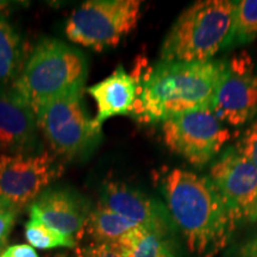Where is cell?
Returning <instances> with one entry per match:
<instances>
[{"mask_svg":"<svg viewBox=\"0 0 257 257\" xmlns=\"http://www.w3.org/2000/svg\"><path fill=\"white\" fill-rule=\"evenodd\" d=\"M134 74L137 100L131 117L141 123H163L175 115L212 106L225 61L160 62Z\"/></svg>","mask_w":257,"mask_h":257,"instance_id":"cell-1","label":"cell"},{"mask_svg":"<svg viewBox=\"0 0 257 257\" xmlns=\"http://www.w3.org/2000/svg\"><path fill=\"white\" fill-rule=\"evenodd\" d=\"M162 189L167 210L184 234L189 251L198 257L219 252L234 223L210 178L175 168L165 175Z\"/></svg>","mask_w":257,"mask_h":257,"instance_id":"cell-2","label":"cell"},{"mask_svg":"<svg viewBox=\"0 0 257 257\" xmlns=\"http://www.w3.org/2000/svg\"><path fill=\"white\" fill-rule=\"evenodd\" d=\"M88 64L81 51L59 40L41 41L25 63L14 89L35 113L44 105L83 92Z\"/></svg>","mask_w":257,"mask_h":257,"instance_id":"cell-3","label":"cell"},{"mask_svg":"<svg viewBox=\"0 0 257 257\" xmlns=\"http://www.w3.org/2000/svg\"><path fill=\"white\" fill-rule=\"evenodd\" d=\"M234 3L201 0L180 14L163 41L161 62H206L224 49L232 24Z\"/></svg>","mask_w":257,"mask_h":257,"instance_id":"cell-4","label":"cell"},{"mask_svg":"<svg viewBox=\"0 0 257 257\" xmlns=\"http://www.w3.org/2000/svg\"><path fill=\"white\" fill-rule=\"evenodd\" d=\"M82 94L75 92L62 96L35 113L37 126L48 143L67 159L91 156L102 140L101 126L88 115Z\"/></svg>","mask_w":257,"mask_h":257,"instance_id":"cell-5","label":"cell"},{"mask_svg":"<svg viewBox=\"0 0 257 257\" xmlns=\"http://www.w3.org/2000/svg\"><path fill=\"white\" fill-rule=\"evenodd\" d=\"M140 0H89L70 15L66 35L93 50L113 48L131 34L141 18Z\"/></svg>","mask_w":257,"mask_h":257,"instance_id":"cell-6","label":"cell"},{"mask_svg":"<svg viewBox=\"0 0 257 257\" xmlns=\"http://www.w3.org/2000/svg\"><path fill=\"white\" fill-rule=\"evenodd\" d=\"M162 134L170 152L195 167L207 165L231 136L211 107L175 115L163 121Z\"/></svg>","mask_w":257,"mask_h":257,"instance_id":"cell-7","label":"cell"},{"mask_svg":"<svg viewBox=\"0 0 257 257\" xmlns=\"http://www.w3.org/2000/svg\"><path fill=\"white\" fill-rule=\"evenodd\" d=\"M211 110L221 123L240 126L257 114V70L246 51L225 61Z\"/></svg>","mask_w":257,"mask_h":257,"instance_id":"cell-8","label":"cell"},{"mask_svg":"<svg viewBox=\"0 0 257 257\" xmlns=\"http://www.w3.org/2000/svg\"><path fill=\"white\" fill-rule=\"evenodd\" d=\"M210 180L234 224L257 220V167L237 148H229L212 166Z\"/></svg>","mask_w":257,"mask_h":257,"instance_id":"cell-9","label":"cell"},{"mask_svg":"<svg viewBox=\"0 0 257 257\" xmlns=\"http://www.w3.org/2000/svg\"><path fill=\"white\" fill-rule=\"evenodd\" d=\"M60 174L48 153L0 155V198L21 210L31 205Z\"/></svg>","mask_w":257,"mask_h":257,"instance_id":"cell-10","label":"cell"},{"mask_svg":"<svg viewBox=\"0 0 257 257\" xmlns=\"http://www.w3.org/2000/svg\"><path fill=\"white\" fill-rule=\"evenodd\" d=\"M100 204L163 239L173 230L174 223L166 206L124 182H106L101 188Z\"/></svg>","mask_w":257,"mask_h":257,"instance_id":"cell-11","label":"cell"},{"mask_svg":"<svg viewBox=\"0 0 257 257\" xmlns=\"http://www.w3.org/2000/svg\"><path fill=\"white\" fill-rule=\"evenodd\" d=\"M83 195L68 187H48L30 205V218L66 236L81 237L91 213Z\"/></svg>","mask_w":257,"mask_h":257,"instance_id":"cell-12","label":"cell"},{"mask_svg":"<svg viewBox=\"0 0 257 257\" xmlns=\"http://www.w3.org/2000/svg\"><path fill=\"white\" fill-rule=\"evenodd\" d=\"M37 119L30 105L15 91L0 92V152L37 154Z\"/></svg>","mask_w":257,"mask_h":257,"instance_id":"cell-13","label":"cell"},{"mask_svg":"<svg viewBox=\"0 0 257 257\" xmlns=\"http://www.w3.org/2000/svg\"><path fill=\"white\" fill-rule=\"evenodd\" d=\"M138 81L135 74L117 67L110 76L87 89L96 104V124L101 125L114 115H131L137 100Z\"/></svg>","mask_w":257,"mask_h":257,"instance_id":"cell-14","label":"cell"},{"mask_svg":"<svg viewBox=\"0 0 257 257\" xmlns=\"http://www.w3.org/2000/svg\"><path fill=\"white\" fill-rule=\"evenodd\" d=\"M136 226L137 225L125 219L108 207L99 204L89 213L82 234L88 236L93 244L114 245Z\"/></svg>","mask_w":257,"mask_h":257,"instance_id":"cell-15","label":"cell"},{"mask_svg":"<svg viewBox=\"0 0 257 257\" xmlns=\"http://www.w3.org/2000/svg\"><path fill=\"white\" fill-rule=\"evenodd\" d=\"M114 246L123 257H175L165 239L141 226L125 234Z\"/></svg>","mask_w":257,"mask_h":257,"instance_id":"cell-16","label":"cell"},{"mask_svg":"<svg viewBox=\"0 0 257 257\" xmlns=\"http://www.w3.org/2000/svg\"><path fill=\"white\" fill-rule=\"evenodd\" d=\"M257 37V0H239L234 3L231 30L224 49L250 43Z\"/></svg>","mask_w":257,"mask_h":257,"instance_id":"cell-17","label":"cell"},{"mask_svg":"<svg viewBox=\"0 0 257 257\" xmlns=\"http://www.w3.org/2000/svg\"><path fill=\"white\" fill-rule=\"evenodd\" d=\"M21 62V41L11 24L0 17V86L14 79Z\"/></svg>","mask_w":257,"mask_h":257,"instance_id":"cell-18","label":"cell"},{"mask_svg":"<svg viewBox=\"0 0 257 257\" xmlns=\"http://www.w3.org/2000/svg\"><path fill=\"white\" fill-rule=\"evenodd\" d=\"M25 238L34 248L42 250L76 246L75 238L66 236L41 223L40 220L31 219V218L25 224Z\"/></svg>","mask_w":257,"mask_h":257,"instance_id":"cell-19","label":"cell"},{"mask_svg":"<svg viewBox=\"0 0 257 257\" xmlns=\"http://www.w3.org/2000/svg\"><path fill=\"white\" fill-rule=\"evenodd\" d=\"M18 210L0 198V253L4 251L8 238L14 227Z\"/></svg>","mask_w":257,"mask_h":257,"instance_id":"cell-20","label":"cell"},{"mask_svg":"<svg viewBox=\"0 0 257 257\" xmlns=\"http://www.w3.org/2000/svg\"><path fill=\"white\" fill-rule=\"evenodd\" d=\"M237 150L257 167V118L237 143Z\"/></svg>","mask_w":257,"mask_h":257,"instance_id":"cell-21","label":"cell"},{"mask_svg":"<svg viewBox=\"0 0 257 257\" xmlns=\"http://www.w3.org/2000/svg\"><path fill=\"white\" fill-rule=\"evenodd\" d=\"M76 257H123L114 245L110 244H89L79 249Z\"/></svg>","mask_w":257,"mask_h":257,"instance_id":"cell-22","label":"cell"},{"mask_svg":"<svg viewBox=\"0 0 257 257\" xmlns=\"http://www.w3.org/2000/svg\"><path fill=\"white\" fill-rule=\"evenodd\" d=\"M0 257H40L36 250L28 244H16L8 246L0 253Z\"/></svg>","mask_w":257,"mask_h":257,"instance_id":"cell-23","label":"cell"},{"mask_svg":"<svg viewBox=\"0 0 257 257\" xmlns=\"http://www.w3.org/2000/svg\"><path fill=\"white\" fill-rule=\"evenodd\" d=\"M238 257H257V237L248 240L240 246Z\"/></svg>","mask_w":257,"mask_h":257,"instance_id":"cell-24","label":"cell"},{"mask_svg":"<svg viewBox=\"0 0 257 257\" xmlns=\"http://www.w3.org/2000/svg\"><path fill=\"white\" fill-rule=\"evenodd\" d=\"M5 6H8V3H4V2H0V10L4 9Z\"/></svg>","mask_w":257,"mask_h":257,"instance_id":"cell-25","label":"cell"}]
</instances>
